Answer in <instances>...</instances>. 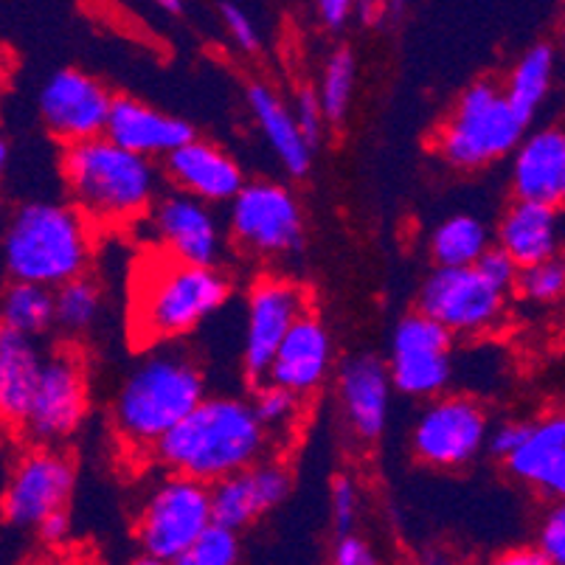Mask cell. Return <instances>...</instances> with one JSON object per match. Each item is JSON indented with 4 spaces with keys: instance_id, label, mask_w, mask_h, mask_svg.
<instances>
[{
    "instance_id": "6da1fadb",
    "label": "cell",
    "mask_w": 565,
    "mask_h": 565,
    "mask_svg": "<svg viewBox=\"0 0 565 565\" xmlns=\"http://www.w3.org/2000/svg\"><path fill=\"white\" fill-rule=\"evenodd\" d=\"M71 203L96 228H125L156 205L161 172L156 161L107 136L68 143L60 158Z\"/></svg>"
},
{
    "instance_id": "7a4b0ae2",
    "label": "cell",
    "mask_w": 565,
    "mask_h": 565,
    "mask_svg": "<svg viewBox=\"0 0 565 565\" xmlns=\"http://www.w3.org/2000/svg\"><path fill=\"white\" fill-rule=\"evenodd\" d=\"M267 428L254 403L239 397H205L186 419L174 425L156 448L158 465L167 472L189 476L212 487L231 472L262 461Z\"/></svg>"
},
{
    "instance_id": "3957f363",
    "label": "cell",
    "mask_w": 565,
    "mask_h": 565,
    "mask_svg": "<svg viewBox=\"0 0 565 565\" xmlns=\"http://www.w3.org/2000/svg\"><path fill=\"white\" fill-rule=\"evenodd\" d=\"M205 399V377L181 349L156 343L127 372L113 399V428L132 450L147 454Z\"/></svg>"
},
{
    "instance_id": "277c9868",
    "label": "cell",
    "mask_w": 565,
    "mask_h": 565,
    "mask_svg": "<svg viewBox=\"0 0 565 565\" xmlns=\"http://www.w3.org/2000/svg\"><path fill=\"white\" fill-rule=\"evenodd\" d=\"M96 225L74 203H20L3 234V267L9 281L60 287L87 274L94 259Z\"/></svg>"
},
{
    "instance_id": "5b68a950",
    "label": "cell",
    "mask_w": 565,
    "mask_h": 565,
    "mask_svg": "<svg viewBox=\"0 0 565 565\" xmlns=\"http://www.w3.org/2000/svg\"><path fill=\"white\" fill-rule=\"evenodd\" d=\"M234 285L217 265L161 256L147 267L132 299V332L141 343H172L228 305Z\"/></svg>"
},
{
    "instance_id": "8992f818",
    "label": "cell",
    "mask_w": 565,
    "mask_h": 565,
    "mask_svg": "<svg viewBox=\"0 0 565 565\" xmlns=\"http://www.w3.org/2000/svg\"><path fill=\"white\" fill-rule=\"evenodd\" d=\"M526 127L507 99V90L495 82L479 79L467 87L441 121L434 147L441 161L454 169L476 172L512 156L526 136Z\"/></svg>"
},
{
    "instance_id": "52a82bcc",
    "label": "cell",
    "mask_w": 565,
    "mask_h": 565,
    "mask_svg": "<svg viewBox=\"0 0 565 565\" xmlns=\"http://www.w3.org/2000/svg\"><path fill=\"white\" fill-rule=\"evenodd\" d=\"M212 523V487L172 472L141 507L136 537L143 557L138 563L178 565Z\"/></svg>"
},
{
    "instance_id": "ba28073f",
    "label": "cell",
    "mask_w": 565,
    "mask_h": 565,
    "mask_svg": "<svg viewBox=\"0 0 565 565\" xmlns=\"http://www.w3.org/2000/svg\"><path fill=\"white\" fill-rule=\"evenodd\" d=\"M231 243L254 259L296 254L305 245V217L296 194L274 181H250L231 200Z\"/></svg>"
},
{
    "instance_id": "9c48e42d",
    "label": "cell",
    "mask_w": 565,
    "mask_h": 565,
    "mask_svg": "<svg viewBox=\"0 0 565 565\" xmlns=\"http://www.w3.org/2000/svg\"><path fill=\"white\" fill-rule=\"evenodd\" d=\"M87 414V372L76 349L45 354L43 374L18 436L29 448H56L82 425Z\"/></svg>"
},
{
    "instance_id": "30bf717a",
    "label": "cell",
    "mask_w": 565,
    "mask_h": 565,
    "mask_svg": "<svg viewBox=\"0 0 565 565\" xmlns=\"http://www.w3.org/2000/svg\"><path fill=\"white\" fill-rule=\"evenodd\" d=\"M454 338L445 323L423 310L399 318L392 335V358H388L394 388L416 399L439 397L454 374L450 363Z\"/></svg>"
},
{
    "instance_id": "8fae6325",
    "label": "cell",
    "mask_w": 565,
    "mask_h": 565,
    "mask_svg": "<svg viewBox=\"0 0 565 565\" xmlns=\"http://www.w3.org/2000/svg\"><path fill=\"white\" fill-rule=\"evenodd\" d=\"M490 419L484 405L470 397H434L419 414L411 434V448L434 470H459L484 450Z\"/></svg>"
},
{
    "instance_id": "7c38bea8",
    "label": "cell",
    "mask_w": 565,
    "mask_h": 565,
    "mask_svg": "<svg viewBox=\"0 0 565 565\" xmlns=\"http://www.w3.org/2000/svg\"><path fill=\"white\" fill-rule=\"evenodd\" d=\"M507 292L492 285L476 265L439 267L419 290L416 310L441 321L454 335H479L503 316Z\"/></svg>"
},
{
    "instance_id": "4fadbf2b",
    "label": "cell",
    "mask_w": 565,
    "mask_h": 565,
    "mask_svg": "<svg viewBox=\"0 0 565 565\" xmlns=\"http://www.w3.org/2000/svg\"><path fill=\"white\" fill-rule=\"evenodd\" d=\"M307 310V290L281 276H262L248 290L243 369L250 388L267 383L281 341Z\"/></svg>"
},
{
    "instance_id": "5bb4252c",
    "label": "cell",
    "mask_w": 565,
    "mask_h": 565,
    "mask_svg": "<svg viewBox=\"0 0 565 565\" xmlns=\"http://www.w3.org/2000/svg\"><path fill=\"white\" fill-rule=\"evenodd\" d=\"M116 96L96 76L79 68H60L45 79L38 96V113L45 132L56 143L87 141L105 136Z\"/></svg>"
},
{
    "instance_id": "9a60e30c",
    "label": "cell",
    "mask_w": 565,
    "mask_h": 565,
    "mask_svg": "<svg viewBox=\"0 0 565 565\" xmlns=\"http://www.w3.org/2000/svg\"><path fill=\"white\" fill-rule=\"evenodd\" d=\"M76 484L74 461L56 448H32L14 465L3 490V518L9 526L38 529L54 510L68 507Z\"/></svg>"
},
{
    "instance_id": "2e32d148",
    "label": "cell",
    "mask_w": 565,
    "mask_h": 565,
    "mask_svg": "<svg viewBox=\"0 0 565 565\" xmlns=\"http://www.w3.org/2000/svg\"><path fill=\"white\" fill-rule=\"evenodd\" d=\"M209 205L212 203L181 189L156 200L150 209V225L163 254L192 265H217L225 243Z\"/></svg>"
},
{
    "instance_id": "e0dca14e",
    "label": "cell",
    "mask_w": 565,
    "mask_h": 565,
    "mask_svg": "<svg viewBox=\"0 0 565 565\" xmlns=\"http://www.w3.org/2000/svg\"><path fill=\"white\" fill-rule=\"evenodd\" d=\"M290 472L279 461H256L212 484V518L228 529H248L290 495Z\"/></svg>"
},
{
    "instance_id": "ac0fdd59",
    "label": "cell",
    "mask_w": 565,
    "mask_h": 565,
    "mask_svg": "<svg viewBox=\"0 0 565 565\" xmlns=\"http://www.w3.org/2000/svg\"><path fill=\"white\" fill-rule=\"evenodd\" d=\"M392 369L374 354H354L338 369V397L358 439L377 441L392 408Z\"/></svg>"
},
{
    "instance_id": "d6986e66",
    "label": "cell",
    "mask_w": 565,
    "mask_h": 565,
    "mask_svg": "<svg viewBox=\"0 0 565 565\" xmlns=\"http://www.w3.org/2000/svg\"><path fill=\"white\" fill-rule=\"evenodd\" d=\"M163 174L172 181L174 189L194 194L205 203L220 205L231 203L243 192L245 172L217 143L192 138L178 147L172 156L163 158Z\"/></svg>"
},
{
    "instance_id": "ffe728a7",
    "label": "cell",
    "mask_w": 565,
    "mask_h": 565,
    "mask_svg": "<svg viewBox=\"0 0 565 565\" xmlns=\"http://www.w3.org/2000/svg\"><path fill=\"white\" fill-rule=\"evenodd\" d=\"M512 194L565 209V127L548 125L523 136L512 152Z\"/></svg>"
},
{
    "instance_id": "44dd1931",
    "label": "cell",
    "mask_w": 565,
    "mask_h": 565,
    "mask_svg": "<svg viewBox=\"0 0 565 565\" xmlns=\"http://www.w3.org/2000/svg\"><path fill=\"white\" fill-rule=\"evenodd\" d=\"M495 243L521 267L552 259L565 250V209L515 198L498 220Z\"/></svg>"
},
{
    "instance_id": "7402d4cb",
    "label": "cell",
    "mask_w": 565,
    "mask_h": 565,
    "mask_svg": "<svg viewBox=\"0 0 565 565\" xmlns=\"http://www.w3.org/2000/svg\"><path fill=\"white\" fill-rule=\"evenodd\" d=\"M510 476L546 503L565 501V411H552L532 423L523 448L503 461Z\"/></svg>"
},
{
    "instance_id": "603a6c76",
    "label": "cell",
    "mask_w": 565,
    "mask_h": 565,
    "mask_svg": "<svg viewBox=\"0 0 565 565\" xmlns=\"http://www.w3.org/2000/svg\"><path fill=\"white\" fill-rule=\"evenodd\" d=\"M105 136L127 150L156 161V158L172 156L178 147L192 141L194 127L186 118L169 116L158 107L132 99V96H116Z\"/></svg>"
},
{
    "instance_id": "cb8c5ba5",
    "label": "cell",
    "mask_w": 565,
    "mask_h": 565,
    "mask_svg": "<svg viewBox=\"0 0 565 565\" xmlns=\"http://www.w3.org/2000/svg\"><path fill=\"white\" fill-rule=\"evenodd\" d=\"M332 366V338L323 327V321L312 312H305L299 321L292 323V330L281 341L267 383H279L292 388L296 394L318 392L321 383L327 380Z\"/></svg>"
},
{
    "instance_id": "d4e9b609",
    "label": "cell",
    "mask_w": 565,
    "mask_h": 565,
    "mask_svg": "<svg viewBox=\"0 0 565 565\" xmlns=\"http://www.w3.org/2000/svg\"><path fill=\"white\" fill-rule=\"evenodd\" d=\"M34 341L38 338H29L9 327L0 330V414H3V423L14 425V430L29 414L40 374H43L45 354Z\"/></svg>"
},
{
    "instance_id": "484cf974",
    "label": "cell",
    "mask_w": 565,
    "mask_h": 565,
    "mask_svg": "<svg viewBox=\"0 0 565 565\" xmlns=\"http://www.w3.org/2000/svg\"><path fill=\"white\" fill-rule=\"evenodd\" d=\"M248 107L254 113L256 125H259L262 136L267 138L270 150L276 152L281 167L287 169L290 178H307L312 167V147L307 143L305 132L299 127V118L285 102L262 82L248 85Z\"/></svg>"
},
{
    "instance_id": "4316f807",
    "label": "cell",
    "mask_w": 565,
    "mask_h": 565,
    "mask_svg": "<svg viewBox=\"0 0 565 565\" xmlns=\"http://www.w3.org/2000/svg\"><path fill=\"white\" fill-rule=\"evenodd\" d=\"M554 74H557V51L548 43H537L518 60L503 82L507 99L526 125H532L534 116L546 105L554 87Z\"/></svg>"
},
{
    "instance_id": "83f0119b",
    "label": "cell",
    "mask_w": 565,
    "mask_h": 565,
    "mask_svg": "<svg viewBox=\"0 0 565 565\" xmlns=\"http://www.w3.org/2000/svg\"><path fill=\"white\" fill-rule=\"evenodd\" d=\"M3 327L23 332L29 338H40L56 327V299L54 287L38 281H9L3 292Z\"/></svg>"
},
{
    "instance_id": "f1b7e54d",
    "label": "cell",
    "mask_w": 565,
    "mask_h": 565,
    "mask_svg": "<svg viewBox=\"0 0 565 565\" xmlns=\"http://www.w3.org/2000/svg\"><path fill=\"white\" fill-rule=\"evenodd\" d=\"M492 245L490 228L472 214H454L436 225L430 236V256L439 267H467L484 256Z\"/></svg>"
},
{
    "instance_id": "f546056e",
    "label": "cell",
    "mask_w": 565,
    "mask_h": 565,
    "mask_svg": "<svg viewBox=\"0 0 565 565\" xmlns=\"http://www.w3.org/2000/svg\"><path fill=\"white\" fill-rule=\"evenodd\" d=\"M56 299V330L71 338H79L94 330L102 316V287L94 276H76L54 290Z\"/></svg>"
},
{
    "instance_id": "4dcf8cb0",
    "label": "cell",
    "mask_w": 565,
    "mask_h": 565,
    "mask_svg": "<svg viewBox=\"0 0 565 565\" xmlns=\"http://www.w3.org/2000/svg\"><path fill=\"white\" fill-rule=\"evenodd\" d=\"M354 74H358V63H354V54L349 49H335L323 65L321 74V87H318V96H321L323 113H327V121L338 125L343 121L352 105V90H354Z\"/></svg>"
},
{
    "instance_id": "1f68e13d",
    "label": "cell",
    "mask_w": 565,
    "mask_h": 565,
    "mask_svg": "<svg viewBox=\"0 0 565 565\" xmlns=\"http://www.w3.org/2000/svg\"><path fill=\"white\" fill-rule=\"evenodd\" d=\"M515 292L534 305H552L565 296V250L537 265L521 267Z\"/></svg>"
},
{
    "instance_id": "d6a6232c",
    "label": "cell",
    "mask_w": 565,
    "mask_h": 565,
    "mask_svg": "<svg viewBox=\"0 0 565 565\" xmlns=\"http://www.w3.org/2000/svg\"><path fill=\"white\" fill-rule=\"evenodd\" d=\"M239 557H243V546H239L236 529L212 523L203 529V534L192 543V548L183 554L178 565H234L239 563Z\"/></svg>"
},
{
    "instance_id": "836d02e7",
    "label": "cell",
    "mask_w": 565,
    "mask_h": 565,
    "mask_svg": "<svg viewBox=\"0 0 565 565\" xmlns=\"http://www.w3.org/2000/svg\"><path fill=\"white\" fill-rule=\"evenodd\" d=\"M250 403H254L256 416L270 434V430H287L296 423V416L301 411V394L279 383H262L254 388Z\"/></svg>"
},
{
    "instance_id": "e575fe53",
    "label": "cell",
    "mask_w": 565,
    "mask_h": 565,
    "mask_svg": "<svg viewBox=\"0 0 565 565\" xmlns=\"http://www.w3.org/2000/svg\"><path fill=\"white\" fill-rule=\"evenodd\" d=\"M534 543L543 548L548 565H565V501L548 503V510L537 523Z\"/></svg>"
},
{
    "instance_id": "d590c367",
    "label": "cell",
    "mask_w": 565,
    "mask_h": 565,
    "mask_svg": "<svg viewBox=\"0 0 565 565\" xmlns=\"http://www.w3.org/2000/svg\"><path fill=\"white\" fill-rule=\"evenodd\" d=\"M330 515H332V529L335 534H349L354 532V523H358V510H361V498H358V487L349 476H338L332 481L330 490Z\"/></svg>"
},
{
    "instance_id": "8d00e7d4",
    "label": "cell",
    "mask_w": 565,
    "mask_h": 565,
    "mask_svg": "<svg viewBox=\"0 0 565 565\" xmlns=\"http://www.w3.org/2000/svg\"><path fill=\"white\" fill-rule=\"evenodd\" d=\"M292 113H296V118H299V127L301 132H305L307 143H310L312 150H318V143H321V136H323L327 113H323L321 96H318L316 87H301L299 94H296Z\"/></svg>"
},
{
    "instance_id": "74e56055",
    "label": "cell",
    "mask_w": 565,
    "mask_h": 565,
    "mask_svg": "<svg viewBox=\"0 0 565 565\" xmlns=\"http://www.w3.org/2000/svg\"><path fill=\"white\" fill-rule=\"evenodd\" d=\"M476 267H479L481 274L487 276V279L492 281L495 287H501L507 296H510L512 290H515L518 285V276H521V265H518L515 259H512L507 250L501 248V245H490V248L484 250V256H481L479 262H476Z\"/></svg>"
},
{
    "instance_id": "f35d334b",
    "label": "cell",
    "mask_w": 565,
    "mask_h": 565,
    "mask_svg": "<svg viewBox=\"0 0 565 565\" xmlns=\"http://www.w3.org/2000/svg\"><path fill=\"white\" fill-rule=\"evenodd\" d=\"M529 434H532V423L510 419V423L498 425V428L492 430L490 439H487V448H490V454L495 456V459L507 461L512 454H518V450L523 448V441L529 439Z\"/></svg>"
},
{
    "instance_id": "ab89813d",
    "label": "cell",
    "mask_w": 565,
    "mask_h": 565,
    "mask_svg": "<svg viewBox=\"0 0 565 565\" xmlns=\"http://www.w3.org/2000/svg\"><path fill=\"white\" fill-rule=\"evenodd\" d=\"M220 12H223V20L225 25H228L234 43L239 45L245 54H256V51H259V32H256L254 20H250L243 9L236 7V3H228V0L220 3Z\"/></svg>"
},
{
    "instance_id": "60d3db41",
    "label": "cell",
    "mask_w": 565,
    "mask_h": 565,
    "mask_svg": "<svg viewBox=\"0 0 565 565\" xmlns=\"http://www.w3.org/2000/svg\"><path fill=\"white\" fill-rule=\"evenodd\" d=\"M332 563L335 565H374L377 557H374L372 546H369L363 537H358L354 532L338 534L335 548H332Z\"/></svg>"
},
{
    "instance_id": "b9f144b4",
    "label": "cell",
    "mask_w": 565,
    "mask_h": 565,
    "mask_svg": "<svg viewBox=\"0 0 565 565\" xmlns=\"http://www.w3.org/2000/svg\"><path fill=\"white\" fill-rule=\"evenodd\" d=\"M38 537L45 543V546H63L65 541H68L71 534V515L68 510H54L51 515H45L43 521L38 523Z\"/></svg>"
},
{
    "instance_id": "7bdbcfd3",
    "label": "cell",
    "mask_w": 565,
    "mask_h": 565,
    "mask_svg": "<svg viewBox=\"0 0 565 565\" xmlns=\"http://www.w3.org/2000/svg\"><path fill=\"white\" fill-rule=\"evenodd\" d=\"M316 3L318 14H321L327 29H341V25H347V20L352 18L354 0H316Z\"/></svg>"
},
{
    "instance_id": "ee69618b",
    "label": "cell",
    "mask_w": 565,
    "mask_h": 565,
    "mask_svg": "<svg viewBox=\"0 0 565 565\" xmlns=\"http://www.w3.org/2000/svg\"><path fill=\"white\" fill-rule=\"evenodd\" d=\"M498 563L501 565H548V557L543 554V548L534 543V546L510 548V552L498 557Z\"/></svg>"
},
{
    "instance_id": "f6af8a7d",
    "label": "cell",
    "mask_w": 565,
    "mask_h": 565,
    "mask_svg": "<svg viewBox=\"0 0 565 565\" xmlns=\"http://www.w3.org/2000/svg\"><path fill=\"white\" fill-rule=\"evenodd\" d=\"M158 7L169 14H181L183 12V0H156Z\"/></svg>"
},
{
    "instance_id": "bcb514c9",
    "label": "cell",
    "mask_w": 565,
    "mask_h": 565,
    "mask_svg": "<svg viewBox=\"0 0 565 565\" xmlns=\"http://www.w3.org/2000/svg\"><path fill=\"white\" fill-rule=\"evenodd\" d=\"M403 7H405V0H388V12L397 18V14H403Z\"/></svg>"
},
{
    "instance_id": "7dc6e473",
    "label": "cell",
    "mask_w": 565,
    "mask_h": 565,
    "mask_svg": "<svg viewBox=\"0 0 565 565\" xmlns=\"http://www.w3.org/2000/svg\"><path fill=\"white\" fill-rule=\"evenodd\" d=\"M0 163H3V169L9 167V143L7 141L0 143Z\"/></svg>"
},
{
    "instance_id": "c3c4849f",
    "label": "cell",
    "mask_w": 565,
    "mask_h": 565,
    "mask_svg": "<svg viewBox=\"0 0 565 565\" xmlns=\"http://www.w3.org/2000/svg\"><path fill=\"white\" fill-rule=\"evenodd\" d=\"M563 43H565V23H563Z\"/></svg>"
}]
</instances>
